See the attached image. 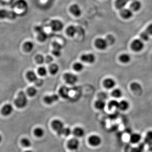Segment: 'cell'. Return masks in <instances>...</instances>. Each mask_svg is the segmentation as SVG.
<instances>
[{"mask_svg":"<svg viewBox=\"0 0 152 152\" xmlns=\"http://www.w3.org/2000/svg\"><path fill=\"white\" fill-rule=\"evenodd\" d=\"M73 68L74 70L76 72H80L83 70L84 66L82 63L77 62L74 64L73 66Z\"/></svg>","mask_w":152,"mask_h":152,"instance_id":"cell-33","label":"cell"},{"mask_svg":"<svg viewBox=\"0 0 152 152\" xmlns=\"http://www.w3.org/2000/svg\"><path fill=\"white\" fill-rule=\"evenodd\" d=\"M52 53H53V55L56 57L60 56L61 55V50L55 49H53V51H52Z\"/></svg>","mask_w":152,"mask_h":152,"instance_id":"cell-46","label":"cell"},{"mask_svg":"<svg viewBox=\"0 0 152 152\" xmlns=\"http://www.w3.org/2000/svg\"><path fill=\"white\" fill-rule=\"evenodd\" d=\"M141 87H140L139 84H138L137 83H133L131 84V89L134 91H137V90H139L140 89Z\"/></svg>","mask_w":152,"mask_h":152,"instance_id":"cell-44","label":"cell"},{"mask_svg":"<svg viewBox=\"0 0 152 152\" xmlns=\"http://www.w3.org/2000/svg\"><path fill=\"white\" fill-rule=\"evenodd\" d=\"M77 32L76 28L73 26H70L66 30V33L69 36L73 37Z\"/></svg>","mask_w":152,"mask_h":152,"instance_id":"cell-26","label":"cell"},{"mask_svg":"<svg viewBox=\"0 0 152 152\" xmlns=\"http://www.w3.org/2000/svg\"><path fill=\"white\" fill-rule=\"evenodd\" d=\"M59 96L56 94L51 96H46L44 98V101L47 104H50L57 101L59 99Z\"/></svg>","mask_w":152,"mask_h":152,"instance_id":"cell-12","label":"cell"},{"mask_svg":"<svg viewBox=\"0 0 152 152\" xmlns=\"http://www.w3.org/2000/svg\"><path fill=\"white\" fill-rule=\"evenodd\" d=\"M119 59L121 62L124 64H127L131 61V57L127 54H124L120 56Z\"/></svg>","mask_w":152,"mask_h":152,"instance_id":"cell-27","label":"cell"},{"mask_svg":"<svg viewBox=\"0 0 152 152\" xmlns=\"http://www.w3.org/2000/svg\"><path fill=\"white\" fill-rule=\"evenodd\" d=\"M52 126L53 129L56 131L59 135H62L63 129L64 128L62 121L59 120H55L52 122Z\"/></svg>","mask_w":152,"mask_h":152,"instance_id":"cell-2","label":"cell"},{"mask_svg":"<svg viewBox=\"0 0 152 152\" xmlns=\"http://www.w3.org/2000/svg\"><path fill=\"white\" fill-rule=\"evenodd\" d=\"M119 104V102H118L117 101H111L109 103V109H111L115 107L116 108L118 109Z\"/></svg>","mask_w":152,"mask_h":152,"instance_id":"cell-37","label":"cell"},{"mask_svg":"<svg viewBox=\"0 0 152 152\" xmlns=\"http://www.w3.org/2000/svg\"><path fill=\"white\" fill-rule=\"evenodd\" d=\"M70 10L71 13L76 17H79L81 15V9L77 4H74L71 6Z\"/></svg>","mask_w":152,"mask_h":152,"instance_id":"cell-14","label":"cell"},{"mask_svg":"<svg viewBox=\"0 0 152 152\" xmlns=\"http://www.w3.org/2000/svg\"><path fill=\"white\" fill-rule=\"evenodd\" d=\"M74 135L77 137H82L84 136L85 131L82 128L76 127L73 131Z\"/></svg>","mask_w":152,"mask_h":152,"instance_id":"cell-19","label":"cell"},{"mask_svg":"<svg viewBox=\"0 0 152 152\" xmlns=\"http://www.w3.org/2000/svg\"><path fill=\"white\" fill-rule=\"evenodd\" d=\"M81 59L84 62L93 64L96 61V57L93 54H84L81 57Z\"/></svg>","mask_w":152,"mask_h":152,"instance_id":"cell-8","label":"cell"},{"mask_svg":"<svg viewBox=\"0 0 152 152\" xmlns=\"http://www.w3.org/2000/svg\"><path fill=\"white\" fill-rule=\"evenodd\" d=\"M149 36L150 35L147 33V31H146L141 34L140 37L143 41H147L149 39Z\"/></svg>","mask_w":152,"mask_h":152,"instance_id":"cell-39","label":"cell"},{"mask_svg":"<svg viewBox=\"0 0 152 152\" xmlns=\"http://www.w3.org/2000/svg\"><path fill=\"white\" fill-rule=\"evenodd\" d=\"M72 131L69 128H65L63 129L62 135H64L65 136H68L71 134Z\"/></svg>","mask_w":152,"mask_h":152,"instance_id":"cell-41","label":"cell"},{"mask_svg":"<svg viewBox=\"0 0 152 152\" xmlns=\"http://www.w3.org/2000/svg\"><path fill=\"white\" fill-rule=\"evenodd\" d=\"M34 134L36 137L41 138L45 134V131L42 128L40 127L37 128L34 130Z\"/></svg>","mask_w":152,"mask_h":152,"instance_id":"cell-25","label":"cell"},{"mask_svg":"<svg viewBox=\"0 0 152 152\" xmlns=\"http://www.w3.org/2000/svg\"><path fill=\"white\" fill-rule=\"evenodd\" d=\"M145 147V144L144 143H141L137 147L132 148L131 152H144Z\"/></svg>","mask_w":152,"mask_h":152,"instance_id":"cell-23","label":"cell"},{"mask_svg":"<svg viewBox=\"0 0 152 152\" xmlns=\"http://www.w3.org/2000/svg\"><path fill=\"white\" fill-rule=\"evenodd\" d=\"M50 27L54 31H59L62 30L64 28L63 22L59 20H53L50 22Z\"/></svg>","mask_w":152,"mask_h":152,"instance_id":"cell-6","label":"cell"},{"mask_svg":"<svg viewBox=\"0 0 152 152\" xmlns=\"http://www.w3.org/2000/svg\"><path fill=\"white\" fill-rule=\"evenodd\" d=\"M27 93L30 97H34L36 95L37 91L36 89L34 87H30L27 90Z\"/></svg>","mask_w":152,"mask_h":152,"instance_id":"cell-35","label":"cell"},{"mask_svg":"<svg viewBox=\"0 0 152 152\" xmlns=\"http://www.w3.org/2000/svg\"><path fill=\"white\" fill-rule=\"evenodd\" d=\"M23 47L26 52H30L34 49V45L32 42H27L24 44Z\"/></svg>","mask_w":152,"mask_h":152,"instance_id":"cell-29","label":"cell"},{"mask_svg":"<svg viewBox=\"0 0 152 152\" xmlns=\"http://www.w3.org/2000/svg\"><path fill=\"white\" fill-rule=\"evenodd\" d=\"M105 40L107 43L108 45H113L116 41L115 37L111 35H108Z\"/></svg>","mask_w":152,"mask_h":152,"instance_id":"cell-34","label":"cell"},{"mask_svg":"<svg viewBox=\"0 0 152 152\" xmlns=\"http://www.w3.org/2000/svg\"><path fill=\"white\" fill-rule=\"evenodd\" d=\"M28 80L31 82H34L38 79L36 74L34 72L32 71H30L28 72L26 74Z\"/></svg>","mask_w":152,"mask_h":152,"instance_id":"cell-20","label":"cell"},{"mask_svg":"<svg viewBox=\"0 0 152 152\" xmlns=\"http://www.w3.org/2000/svg\"><path fill=\"white\" fill-rule=\"evenodd\" d=\"M129 104L127 101L126 100L121 101L119 102L118 109L120 110L126 111L129 108Z\"/></svg>","mask_w":152,"mask_h":152,"instance_id":"cell-22","label":"cell"},{"mask_svg":"<svg viewBox=\"0 0 152 152\" xmlns=\"http://www.w3.org/2000/svg\"><path fill=\"white\" fill-rule=\"evenodd\" d=\"M128 1V2H131V1H134V0H127Z\"/></svg>","mask_w":152,"mask_h":152,"instance_id":"cell-53","label":"cell"},{"mask_svg":"<svg viewBox=\"0 0 152 152\" xmlns=\"http://www.w3.org/2000/svg\"><path fill=\"white\" fill-rule=\"evenodd\" d=\"M18 7L20 8H24L27 6L26 3L24 0H19L17 3Z\"/></svg>","mask_w":152,"mask_h":152,"instance_id":"cell-42","label":"cell"},{"mask_svg":"<svg viewBox=\"0 0 152 152\" xmlns=\"http://www.w3.org/2000/svg\"><path fill=\"white\" fill-rule=\"evenodd\" d=\"M128 1L127 0H116V7L118 9H122L127 5Z\"/></svg>","mask_w":152,"mask_h":152,"instance_id":"cell-21","label":"cell"},{"mask_svg":"<svg viewBox=\"0 0 152 152\" xmlns=\"http://www.w3.org/2000/svg\"><path fill=\"white\" fill-rule=\"evenodd\" d=\"M13 110L14 109L13 107L11 104H7L3 107L1 109V113L3 116H7L10 115L13 112Z\"/></svg>","mask_w":152,"mask_h":152,"instance_id":"cell-11","label":"cell"},{"mask_svg":"<svg viewBox=\"0 0 152 152\" xmlns=\"http://www.w3.org/2000/svg\"><path fill=\"white\" fill-rule=\"evenodd\" d=\"M120 15L125 19H129L133 16L132 11L130 9H123L120 11Z\"/></svg>","mask_w":152,"mask_h":152,"instance_id":"cell-13","label":"cell"},{"mask_svg":"<svg viewBox=\"0 0 152 152\" xmlns=\"http://www.w3.org/2000/svg\"><path fill=\"white\" fill-rule=\"evenodd\" d=\"M18 16L17 13L14 11H7L6 10H0V18H8L9 19H15Z\"/></svg>","mask_w":152,"mask_h":152,"instance_id":"cell-3","label":"cell"},{"mask_svg":"<svg viewBox=\"0 0 152 152\" xmlns=\"http://www.w3.org/2000/svg\"><path fill=\"white\" fill-rule=\"evenodd\" d=\"M148 149L150 151L152 152V142L148 144Z\"/></svg>","mask_w":152,"mask_h":152,"instance_id":"cell-50","label":"cell"},{"mask_svg":"<svg viewBox=\"0 0 152 152\" xmlns=\"http://www.w3.org/2000/svg\"><path fill=\"white\" fill-rule=\"evenodd\" d=\"M95 45L99 49L104 50L107 47L108 44L105 39L99 38L97 39L95 42Z\"/></svg>","mask_w":152,"mask_h":152,"instance_id":"cell-9","label":"cell"},{"mask_svg":"<svg viewBox=\"0 0 152 152\" xmlns=\"http://www.w3.org/2000/svg\"><path fill=\"white\" fill-rule=\"evenodd\" d=\"M47 38H48V35L44 31H42V32L38 33V39L40 42H45V41H46Z\"/></svg>","mask_w":152,"mask_h":152,"instance_id":"cell-30","label":"cell"},{"mask_svg":"<svg viewBox=\"0 0 152 152\" xmlns=\"http://www.w3.org/2000/svg\"><path fill=\"white\" fill-rule=\"evenodd\" d=\"M35 29H36V31L37 32H38V33L42 32V31H44L43 28L41 27H36Z\"/></svg>","mask_w":152,"mask_h":152,"instance_id":"cell-49","label":"cell"},{"mask_svg":"<svg viewBox=\"0 0 152 152\" xmlns=\"http://www.w3.org/2000/svg\"><path fill=\"white\" fill-rule=\"evenodd\" d=\"M53 61V58L51 56H47L45 58V62L47 64H50Z\"/></svg>","mask_w":152,"mask_h":152,"instance_id":"cell-47","label":"cell"},{"mask_svg":"<svg viewBox=\"0 0 152 152\" xmlns=\"http://www.w3.org/2000/svg\"><path fill=\"white\" fill-rule=\"evenodd\" d=\"M69 92L70 90L69 88L66 86H63L59 90V94L64 99H68L69 97Z\"/></svg>","mask_w":152,"mask_h":152,"instance_id":"cell-15","label":"cell"},{"mask_svg":"<svg viewBox=\"0 0 152 152\" xmlns=\"http://www.w3.org/2000/svg\"><path fill=\"white\" fill-rule=\"evenodd\" d=\"M105 106H106V103L103 100H99L95 103V107L97 109L100 110L104 109Z\"/></svg>","mask_w":152,"mask_h":152,"instance_id":"cell-28","label":"cell"},{"mask_svg":"<svg viewBox=\"0 0 152 152\" xmlns=\"http://www.w3.org/2000/svg\"><path fill=\"white\" fill-rule=\"evenodd\" d=\"M152 142V131H148L144 139V143L148 145Z\"/></svg>","mask_w":152,"mask_h":152,"instance_id":"cell-32","label":"cell"},{"mask_svg":"<svg viewBox=\"0 0 152 152\" xmlns=\"http://www.w3.org/2000/svg\"><path fill=\"white\" fill-rule=\"evenodd\" d=\"M68 147L70 150L75 151L77 150L80 146V142L76 138L70 139L68 143Z\"/></svg>","mask_w":152,"mask_h":152,"instance_id":"cell-10","label":"cell"},{"mask_svg":"<svg viewBox=\"0 0 152 152\" xmlns=\"http://www.w3.org/2000/svg\"><path fill=\"white\" fill-rule=\"evenodd\" d=\"M21 143L22 146L26 148L30 147L31 146V141L27 138H23L22 139Z\"/></svg>","mask_w":152,"mask_h":152,"instance_id":"cell-31","label":"cell"},{"mask_svg":"<svg viewBox=\"0 0 152 152\" xmlns=\"http://www.w3.org/2000/svg\"><path fill=\"white\" fill-rule=\"evenodd\" d=\"M53 49H57V50H61L62 46L61 45L57 42H54L53 44Z\"/></svg>","mask_w":152,"mask_h":152,"instance_id":"cell-43","label":"cell"},{"mask_svg":"<svg viewBox=\"0 0 152 152\" xmlns=\"http://www.w3.org/2000/svg\"><path fill=\"white\" fill-rule=\"evenodd\" d=\"M44 82V80L42 79L38 78L36 80L35 82L34 83L36 86H38V87H41L43 85Z\"/></svg>","mask_w":152,"mask_h":152,"instance_id":"cell-45","label":"cell"},{"mask_svg":"<svg viewBox=\"0 0 152 152\" xmlns=\"http://www.w3.org/2000/svg\"><path fill=\"white\" fill-rule=\"evenodd\" d=\"M104 84L105 88L111 89L116 86V81L111 78H107L104 81Z\"/></svg>","mask_w":152,"mask_h":152,"instance_id":"cell-18","label":"cell"},{"mask_svg":"<svg viewBox=\"0 0 152 152\" xmlns=\"http://www.w3.org/2000/svg\"><path fill=\"white\" fill-rule=\"evenodd\" d=\"M88 142L90 145L93 147L99 146L102 142L101 138L99 136L92 135L90 136L88 139Z\"/></svg>","mask_w":152,"mask_h":152,"instance_id":"cell-7","label":"cell"},{"mask_svg":"<svg viewBox=\"0 0 152 152\" xmlns=\"http://www.w3.org/2000/svg\"><path fill=\"white\" fill-rule=\"evenodd\" d=\"M2 136L0 134V143H1L2 141Z\"/></svg>","mask_w":152,"mask_h":152,"instance_id":"cell-51","label":"cell"},{"mask_svg":"<svg viewBox=\"0 0 152 152\" xmlns=\"http://www.w3.org/2000/svg\"><path fill=\"white\" fill-rule=\"evenodd\" d=\"M24 152H34L33 151H31V150H27V151H26Z\"/></svg>","mask_w":152,"mask_h":152,"instance_id":"cell-52","label":"cell"},{"mask_svg":"<svg viewBox=\"0 0 152 152\" xmlns=\"http://www.w3.org/2000/svg\"><path fill=\"white\" fill-rule=\"evenodd\" d=\"M59 66L56 64H52L49 66V72L51 74L53 75H55L58 73L59 71Z\"/></svg>","mask_w":152,"mask_h":152,"instance_id":"cell-24","label":"cell"},{"mask_svg":"<svg viewBox=\"0 0 152 152\" xmlns=\"http://www.w3.org/2000/svg\"><path fill=\"white\" fill-rule=\"evenodd\" d=\"M146 31L150 35H152V24L149 25Z\"/></svg>","mask_w":152,"mask_h":152,"instance_id":"cell-48","label":"cell"},{"mask_svg":"<svg viewBox=\"0 0 152 152\" xmlns=\"http://www.w3.org/2000/svg\"><path fill=\"white\" fill-rule=\"evenodd\" d=\"M142 136L138 133H134L131 135L130 137V141L131 143L136 144L138 143L141 141Z\"/></svg>","mask_w":152,"mask_h":152,"instance_id":"cell-16","label":"cell"},{"mask_svg":"<svg viewBox=\"0 0 152 152\" xmlns=\"http://www.w3.org/2000/svg\"><path fill=\"white\" fill-rule=\"evenodd\" d=\"M36 60L38 64H42L45 61V58L42 55H38L36 57Z\"/></svg>","mask_w":152,"mask_h":152,"instance_id":"cell-40","label":"cell"},{"mask_svg":"<svg viewBox=\"0 0 152 152\" xmlns=\"http://www.w3.org/2000/svg\"><path fill=\"white\" fill-rule=\"evenodd\" d=\"M144 47L143 42L140 39H135L131 43V48L135 52H139Z\"/></svg>","mask_w":152,"mask_h":152,"instance_id":"cell-5","label":"cell"},{"mask_svg":"<svg viewBox=\"0 0 152 152\" xmlns=\"http://www.w3.org/2000/svg\"><path fill=\"white\" fill-rule=\"evenodd\" d=\"M38 73L40 76H45L47 74V70L45 67H41L38 69Z\"/></svg>","mask_w":152,"mask_h":152,"instance_id":"cell-38","label":"cell"},{"mask_svg":"<svg viewBox=\"0 0 152 152\" xmlns=\"http://www.w3.org/2000/svg\"><path fill=\"white\" fill-rule=\"evenodd\" d=\"M64 80L66 82L70 85H73L78 81L77 76L73 74L67 73L64 75Z\"/></svg>","mask_w":152,"mask_h":152,"instance_id":"cell-4","label":"cell"},{"mask_svg":"<svg viewBox=\"0 0 152 152\" xmlns=\"http://www.w3.org/2000/svg\"><path fill=\"white\" fill-rule=\"evenodd\" d=\"M142 7V3L139 1L134 0L132 1L130 5V8L132 11H139Z\"/></svg>","mask_w":152,"mask_h":152,"instance_id":"cell-17","label":"cell"},{"mask_svg":"<svg viewBox=\"0 0 152 152\" xmlns=\"http://www.w3.org/2000/svg\"><path fill=\"white\" fill-rule=\"evenodd\" d=\"M28 100L25 92L21 91L18 93V97L14 101V104L19 108H23L27 105Z\"/></svg>","mask_w":152,"mask_h":152,"instance_id":"cell-1","label":"cell"},{"mask_svg":"<svg viewBox=\"0 0 152 152\" xmlns=\"http://www.w3.org/2000/svg\"><path fill=\"white\" fill-rule=\"evenodd\" d=\"M123 95L122 91L119 89H116L112 91V95L113 97L116 98H119Z\"/></svg>","mask_w":152,"mask_h":152,"instance_id":"cell-36","label":"cell"}]
</instances>
